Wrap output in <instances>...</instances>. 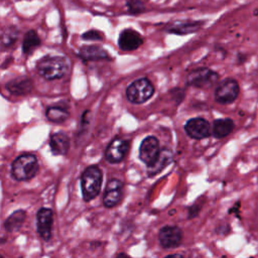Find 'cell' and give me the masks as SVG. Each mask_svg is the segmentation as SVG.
Returning <instances> with one entry per match:
<instances>
[{"mask_svg":"<svg viewBox=\"0 0 258 258\" xmlns=\"http://www.w3.org/2000/svg\"><path fill=\"white\" fill-rule=\"evenodd\" d=\"M200 209H201V207L198 206L197 204L194 205V206H191V207L188 209V219H192V218L197 217L198 214H199V212H200Z\"/></svg>","mask_w":258,"mask_h":258,"instance_id":"d4e9b609","label":"cell"},{"mask_svg":"<svg viewBox=\"0 0 258 258\" xmlns=\"http://www.w3.org/2000/svg\"><path fill=\"white\" fill-rule=\"evenodd\" d=\"M52 211L48 208H41L36 215L37 232L42 240L49 241L52 229Z\"/></svg>","mask_w":258,"mask_h":258,"instance_id":"7c38bea8","label":"cell"},{"mask_svg":"<svg viewBox=\"0 0 258 258\" xmlns=\"http://www.w3.org/2000/svg\"><path fill=\"white\" fill-rule=\"evenodd\" d=\"M235 124L232 119L224 118V119H216L213 122L212 126V134L214 137L221 139L228 136L234 129Z\"/></svg>","mask_w":258,"mask_h":258,"instance_id":"2e32d148","label":"cell"},{"mask_svg":"<svg viewBox=\"0 0 258 258\" xmlns=\"http://www.w3.org/2000/svg\"><path fill=\"white\" fill-rule=\"evenodd\" d=\"M49 146L54 155H64L70 148V139L68 135L62 132L54 133L50 136Z\"/></svg>","mask_w":258,"mask_h":258,"instance_id":"9a60e30c","label":"cell"},{"mask_svg":"<svg viewBox=\"0 0 258 258\" xmlns=\"http://www.w3.org/2000/svg\"><path fill=\"white\" fill-rule=\"evenodd\" d=\"M7 89L15 95L28 94L32 89V83L27 78H18L10 81L7 84Z\"/></svg>","mask_w":258,"mask_h":258,"instance_id":"ac0fdd59","label":"cell"},{"mask_svg":"<svg viewBox=\"0 0 258 258\" xmlns=\"http://www.w3.org/2000/svg\"><path fill=\"white\" fill-rule=\"evenodd\" d=\"M159 151L158 140L154 136H147L139 146V158L148 166L156 159Z\"/></svg>","mask_w":258,"mask_h":258,"instance_id":"ba28073f","label":"cell"},{"mask_svg":"<svg viewBox=\"0 0 258 258\" xmlns=\"http://www.w3.org/2000/svg\"><path fill=\"white\" fill-rule=\"evenodd\" d=\"M83 38L87 40H100L103 38V35L97 30H90L83 34Z\"/></svg>","mask_w":258,"mask_h":258,"instance_id":"cb8c5ba5","label":"cell"},{"mask_svg":"<svg viewBox=\"0 0 258 258\" xmlns=\"http://www.w3.org/2000/svg\"><path fill=\"white\" fill-rule=\"evenodd\" d=\"M17 38V30L14 28H8L2 35H1V41L5 45L12 44Z\"/></svg>","mask_w":258,"mask_h":258,"instance_id":"7402d4cb","label":"cell"},{"mask_svg":"<svg viewBox=\"0 0 258 258\" xmlns=\"http://www.w3.org/2000/svg\"><path fill=\"white\" fill-rule=\"evenodd\" d=\"M102 181L103 174L97 165H91L84 170L81 176V186L85 202L92 201L100 194Z\"/></svg>","mask_w":258,"mask_h":258,"instance_id":"6da1fadb","label":"cell"},{"mask_svg":"<svg viewBox=\"0 0 258 258\" xmlns=\"http://www.w3.org/2000/svg\"><path fill=\"white\" fill-rule=\"evenodd\" d=\"M38 170V162L35 155L26 153L18 156L12 163V176L19 181L32 178Z\"/></svg>","mask_w":258,"mask_h":258,"instance_id":"7a4b0ae2","label":"cell"},{"mask_svg":"<svg viewBox=\"0 0 258 258\" xmlns=\"http://www.w3.org/2000/svg\"><path fill=\"white\" fill-rule=\"evenodd\" d=\"M80 56L84 60H98L109 58L107 51L98 45L83 46L80 50Z\"/></svg>","mask_w":258,"mask_h":258,"instance_id":"e0dca14e","label":"cell"},{"mask_svg":"<svg viewBox=\"0 0 258 258\" xmlns=\"http://www.w3.org/2000/svg\"><path fill=\"white\" fill-rule=\"evenodd\" d=\"M115 258H130V257L125 253H119L118 255H116Z\"/></svg>","mask_w":258,"mask_h":258,"instance_id":"4316f807","label":"cell"},{"mask_svg":"<svg viewBox=\"0 0 258 258\" xmlns=\"http://www.w3.org/2000/svg\"><path fill=\"white\" fill-rule=\"evenodd\" d=\"M0 258H3V256H2V255H1V254H0Z\"/></svg>","mask_w":258,"mask_h":258,"instance_id":"83f0119b","label":"cell"},{"mask_svg":"<svg viewBox=\"0 0 258 258\" xmlns=\"http://www.w3.org/2000/svg\"><path fill=\"white\" fill-rule=\"evenodd\" d=\"M127 7L131 13H140L144 10V5L140 0H129Z\"/></svg>","mask_w":258,"mask_h":258,"instance_id":"603a6c76","label":"cell"},{"mask_svg":"<svg viewBox=\"0 0 258 258\" xmlns=\"http://www.w3.org/2000/svg\"><path fill=\"white\" fill-rule=\"evenodd\" d=\"M39 45H40V39H39L37 33L34 30H29L24 35V39L22 42L23 53L29 54Z\"/></svg>","mask_w":258,"mask_h":258,"instance_id":"ffe728a7","label":"cell"},{"mask_svg":"<svg viewBox=\"0 0 258 258\" xmlns=\"http://www.w3.org/2000/svg\"><path fill=\"white\" fill-rule=\"evenodd\" d=\"M239 84L234 79H225L215 91V99L221 104L234 102L239 95Z\"/></svg>","mask_w":258,"mask_h":258,"instance_id":"8992f818","label":"cell"},{"mask_svg":"<svg viewBox=\"0 0 258 258\" xmlns=\"http://www.w3.org/2000/svg\"><path fill=\"white\" fill-rule=\"evenodd\" d=\"M172 161V152L168 148L160 149L156 159L148 165L147 173L149 176H154L162 171Z\"/></svg>","mask_w":258,"mask_h":258,"instance_id":"5bb4252c","label":"cell"},{"mask_svg":"<svg viewBox=\"0 0 258 258\" xmlns=\"http://www.w3.org/2000/svg\"><path fill=\"white\" fill-rule=\"evenodd\" d=\"M123 197V182L119 179L112 178L108 181L104 197L103 204L106 208H113L117 206Z\"/></svg>","mask_w":258,"mask_h":258,"instance_id":"9c48e42d","label":"cell"},{"mask_svg":"<svg viewBox=\"0 0 258 258\" xmlns=\"http://www.w3.org/2000/svg\"><path fill=\"white\" fill-rule=\"evenodd\" d=\"M154 94V86L146 79L141 78L132 82L126 89V97L133 104H141L149 100Z\"/></svg>","mask_w":258,"mask_h":258,"instance_id":"277c9868","label":"cell"},{"mask_svg":"<svg viewBox=\"0 0 258 258\" xmlns=\"http://www.w3.org/2000/svg\"><path fill=\"white\" fill-rule=\"evenodd\" d=\"M184 131L194 139H204L212 134L210 123L201 117L192 118L186 121L184 125Z\"/></svg>","mask_w":258,"mask_h":258,"instance_id":"52a82bcc","label":"cell"},{"mask_svg":"<svg viewBox=\"0 0 258 258\" xmlns=\"http://www.w3.org/2000/svg\"><path fill=\"white\" fill-rule=\"evenodd\" d=\"M143 43V38L139 32L132 28L124 29L118 38L119 47L124 51H132L137 49Z\"/></svg>","mask_w":258,"mask_h":258,"instance_id":"4fadbf2b","label":"cell"},{"mask_svg":"<svg viewBox=\"0 0 258 258\" xmlns=\"http://www.w3.org/2000/svg\"><path fill=\"white\" fill-rule=\"evenodd\" d=\"M46 117L49 121L54 122V123H60L63 122L64 120L68 119L69 117V112L60 107H49L46 110Z\"/></svg>","mask_w":258,"mask_h":258,"instance_id":"44dd1931","label":"cell"},{"mask_svg":"<svg viewBox=\"0 0 258 258\" xmlns=\"http://www.w3.org/2000/svg\"><path fill=\"white\" fill-rule=\"evenodd\" d=\"M129 149V142L122 138H114L105 151L106 159L111 163L121 162Z\"/></svg>","mask_w":258,"mask_h":258,"instance_id":"8fae6325","label":"cell"},{"mask_svg":"<svg viewBox=\"0 0 258 258\" xmlns=\"http://www.w3.org/2000/svg\"><path fill=\"white\" fill-rule=\"evenodd\" d=\"M164 258H183V256L180 254H170V255L165 256Z\"/></svg>","mask_w":258,"mask_h":258,"instance_id":"484cf974","label":"cell"},{"mask_svg":"<svg viewBox=\"0 0 258 258\" xmlns=\"http://www.w3.org/2000/svg\"><path fill=\"white\" fill-rule=\"evenodd\" d=\"M67 61L62 56H44L37 62L38 73L46 80H55L67 73Z\"/></svg>","mask_w":258,"mask_h":258,"instance_id":"3957f363","label":"cell"},{"mask_svg":"<svg viewBox=\"0 0 258 258\" xmlns=\"http://www.w3.org/2000/svg\"><path fill=\"white\" fill-rule=\"evenodd\" d=\"M219 76L217 73L208 68H200L190 71L186 77V83L196 88H210L218 82Z\"/></svg>","mask_w":258,"mask_h":258,"instance_id":"5b68a950","label":"cell"},{"mask_svg":"<svg viewBox=\"0 0 258 258\" xmlns=\"http://www.w3.org/2000/svg\"><path fill=\"white\" fill-rule=\"evenodd\" d=\"M26 213L23 210H17L13 212L4 222V228L6 231L13 233L18 231L25 221Z\"/></svg>","mask_w":258,"mask_h":258,"instance_id":"d6986e66","label":"cell"},{"mask_svg":"<svg viewBox=\"0 0 258 258\" xmlns=\"http://www.w3.org/2000/svg\"><path fill=\"white\" fill-rule=\"evenodd\" d=\"M182 232L176 226H164L159 230L158 240L163 248H175L180 245Z\"/></svg>","mask_w":258,"mask_h":258,"instance_id":"30bf717a","label":"cell"}]
</instances>
